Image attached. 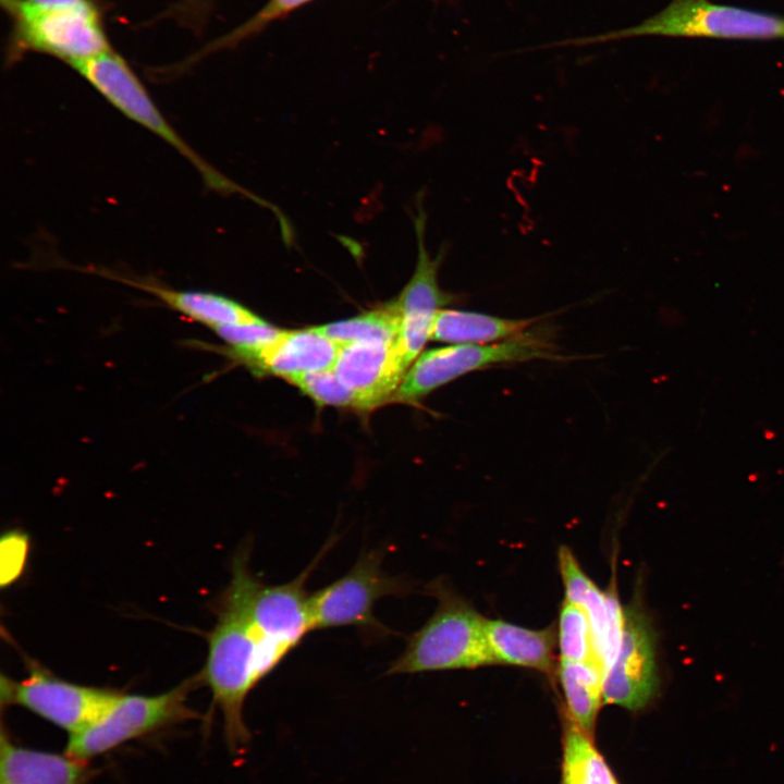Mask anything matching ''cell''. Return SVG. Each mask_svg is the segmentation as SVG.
I'll use <instances>...</instances> for the list:
<instances>
[{"label": "cell", "instance_id": "26", "mask_svg": "<svg viewBox=\"0 0 784 784\" xmlns=\"http://www.w3.org/2000/svg\"><path fill=\"white\" fill-rule=\"evenodd\" d=\"M207 1H209V0H193V1H189V2H188V3H189V7H188V8H189V10H191V8H195V9H199V10H200L203 3L207 2Z\"/></svg>", "mask_w": 784, "mask_h": 784}, {"label": "cell", "instance_id": "15", "mask_svg": "<svg viewBox=\"0 0 784 784\" xmlns=\"http://www.w3.org/2000/svg\"><path fill=\"white\" fill-rule=\"evenodd\" d=\"M340 347L316 328L283 331L254 366L292 381L309 372L332 369Z\"/></svg>", "mask_w": 784, "mask_h": 784}, {"label": "cell", "instance_id": "25", "mask_svg": "<svg viewBox=\"0 0 784 784\" xmlns=\"http://www.w3.org/2000/svg\"><path fill=\"white\" fill-rule=\"evenodd\" d=\"M309 1L311 0H269L260 11L244 24L208 46L206 52L234 46Z\"/></svg>", "mask_w": 784, "mask_h": 784}, {"label": "cell", "instance_id": "3", "mask_svg": "<svg viewBox=\"0 0 784 784\" xmlns=\"http://www.w3.org/2000/svg\"><path fill=\"white\" fill-rule=\"evenodd\" d=\"M2 4L13 20L12 53H47L71 65L111 49L91 0H2Z\"/></svg>", "mask_w": 784, "mask_h": 784}, {"label": "cell", "instance_id": "10", "mask_svg": "<svg viewBox=\"0 0 784 784\" xmlns=\"http://www.w3.org/2000/svg\"><path fill=\"white\" fill-rule=\"evenodd\" d=\"M660 685L656 634L651 621L637 602L624 608L620 649L605 672L602 685L604 703L628 710L645 708Z\"/></svg>", "mask_w": 784, "mask_h": 784}, {"label": "cell", "instance_id": "19", "mask_svg": "<svg viewBox=\"0 0 784 784\" xmlns=\"http://www.w3.org/2000/svg\"><path fill=\"white\" fill-rule=\"evenodd\" d=\"M558 674L569 721L591 735L603 700L602 669L596 662L561 661Z\"/></svg>", "mask_w": 784, "mask_h": 784}, {"label": "cell", "instance_id": "16", "mask_svg": "<svg viewBox=\"0 0 784 784\" xmlns=\"http://www.w3.org/2000/svg\"><path fill=\"white\" fill-rule=\"evenodd\" d=\"M553 627L529 629L502 620L487 621V637L495 663L551 673L558 644Z\"/></svg>", "mask_w": 784, "mask_h": 784}, {"label": "cell", "instance_id": "13", "mask_svg": "<svg viewBox=\"0 0 784 784\" xmlns=\"http://www.w3.org/2000/svg\"><path fill=\"white\" fill-rule=\"evenodd\" d=\"M85 761L14 744L2 728L0 784H85Z\"/></svg>", "mask_w": 784, "mask_h": 784}, {"label": "cell", "instance_id": "17", "mask_svg": "<svg viewBox=\"0 0 784 784\" xmlns=\"http://www.w3.org/2000/svg\"><path fill=\"white\" fill-rule=\"evenodd\" d=\"M538 319H509L458 309H440L432 340L454 344H490L523 335Z\"/></svg>", "mask_w": 784, "mask_h": 784}, {"label": "cell", "instance_id": "11", "mask_svg": "<svg viewBox=\"0 0 784 784\" xmlns=\"http://www.w3.org/2000/svg\"><path fill=\"white\" fill-rule=\"evenodd\" d=\"M422 210L415 218L418 237V259L414 274L400 296L393 302L401 315L399 348L407 366L417 357L426 341L431 338L434 319L440 307L454 301L438 283V272L444 252L431 257L425 247Z\"/></svg>", "mask_w": 784, "mask_h": 784}, {"label": "cell", "instance_id": "6", "mask_svg": "<svg viewBox=\"0 0 784 784\" xmlns=\"http://www.w3.org/2000/svg\"><path fill=\"white\" fill-rule=\"evenodd\" d=\"M642 35L728 39L784 38V19L768 12L718 4L710 0H673L661 12L637 26L577 42Z\"/></svg>", "mask_w": 784, "mask_h": 784}, {"label": "cell", "instance_id": "18", "mask_svg": "<svg viewBox=\"0 0 784 784\" xmlns=\"http://www.w3.org/2000/svg\"><path fill=\"white\" fill-rule=\"evenodd\" d=\"M559 568L564 583L565 599L579 605L588 615L593 635L596 656L603 670L602 657L610 616L607 591H601L586 575L573 552L567 547H561L559 549Z\"/></svg>", "mask_w": 784, "mask_h": 784}, {"label": "cell", "instance_id": "24", "mask_svg": "<svg viewBox=\"0 0 784 784\" xmlns=\"http://www.w3.org/2000/svg\"><path fill=\"white\" fill-rule=\"evenodd\" d=\"M291 382L319 404L357 407L354 393L341 381L333 368L309 372Z\"/></svg>", "mask_w": 784, "mask_h": 784}, {"label": "cell", "instance_id": "14", "mask_svg": "<svg viewBox=\"0 0 784 784\" xmlns=\"http://www.w3.org/2000/svg\"><path fill=\"white\" fill-rule=\"evenodd\" d=\"M94 270L95 273L102 277L114 279L154 295L169 308L210 329L223 324L250 322L259 318L243 305L223 295L204 291L174 290L155 282L109 273L107 270Z\"/></svg>", "mask_w": 784, "mask_h": 784}, {"label": "cell", "instance_id": "21", "mask_svg": "<svg viewBox=\"0 0 784 784\" xmlns=\"http://www.w3.org/2000/svg\"><path fill=\"white\" fill-rule=\"evenodd\" d=\"M339 345L359 341L395 342L401 330V315L392 302L360 316L316 328Z\"/></svg>", "mask_w": 784, "mask_h": 784}, {"label": "cell", "instance_id": "2", "mask_svg": "<svg viewBox=\"0 0 784 784\" xmlns=\"http://www.w3.org/2000/svg\"><path fill=\"white\" fill-rule=\"evenodd\" d=\"M433 614L406 644L387 674L474 669L497 664L487 637V618L443 583H432Z\"/></svg>", "mask_w": 784, "mask_h": 784}, {"label": "cell", "instance_id": "23", "mask_svg": "<svg viewBox=\"0 0 784 784\" xmlns=\"http://www.w3.org/2000/svg\"><path fill=\"white\" fill-rule=\"evenodd\" d=\"M230 347L232 357L254 366L283 331L258 318L255 321L223 324L212 329Z\"/></svg>", "mask_w": 784, "mask_h": 784}, {"label": "cell", "instance_id": "22", "mask_svg": "<svg viewBox=\"0 0 784 784\" xmlns=\"http://www.w3.org/2000/svg\"><path fill=\"white\" fill-rule=\"evenodd\" d=\"M556 633L561 661L599 664L590 621L579 605L564 600Z\"/></svg>", "mask_w": 784, "mask_h": 784}, {"label": "cell", "instance_id": "12", "mask_svg": "<svg viewBox=\"0 0 784 784\" xmlns=\"http://www.w3.org/2000/svg\"><path fill=\"white\" fill-rule=\"evenodd\" d=\"M407 364L397 341H359L341 345L334 371L354 393L357 408L382 404L397 389Z\"/></svg>", "mask_w": 784, "mask_h": 784}, {"label": "cell", "instance_id": "20", "mask_svg": "<svg viewBox=\"0 0 784 784\" xmlns=\"http://www.w3.org/2000/svg\"><path fill=\"white\" fill-rule=\"evenodd\" d=\"M561 784H618L591 735L572 722L564 736Z\"/></svg>", "mask_w": 784, "mask_h": 784}, {"label": "cell", "instance_id": "9", "mask_svg": "<svg viewBox=\"0 0 784 784\" xmlns=\"http://www.w3.org/2000/svg\"><path fill=\"white\" fill-rule=\"evenodd\" d=\"M22 681L1 676V706L23 707L70 735L93 723L121 693L68 682L34 661Z\"/></svg>", "mask_w": 784, "mask_h": 784}, {"label": "cell", "instance_id": "8", "mask_svg": "<svg viewBox=\"0 0 784 784\" xmlns=\"http://www.w3.org/2000/svg\"><path fill=\"white\" fill-rule=\"evenodd\" d=\"M553 344L534 332L490 344H454L419 356L396 390L400 401L413 402L468 372L532 359H565Z\"/></svg>", "mask_w": 784, "mask_h": 784}, {"label": "cell", "instance_id": "4", "mask_svg": "<svg viewBox=\"0 0 784 784\" xmlns=\"http://www.w3.org/2000/svg\"><path fill=\"white\" fill-rule=\"evenodd\" d=\"M199 683L196 675L154 696L120 693L93 723L70 735L64 752L87 762L128 740L174 723L199 718L187 706L188 693Z\"/></svg>", "mask_w": 784, "mask_h": 784}, {"label": "cell", "instance_id": "7", "mask_svg": "<svg viewBox=\"0 0 784 784\" xmlns=\"http://www.w3.org/2000/svg\"><path fill=\"white\" fill-rule=\"evenodd\" d=\"M383 554L371 550L359 556L341 578L309 595L313 630L355 626L366 634L389 632L375 616V604L388 596L409 592V585L382 567Z\"/></svg>", "mask_w": 784, "mask_h": 784}, {"label": "cell", "instance_id": "1", "mask_svg": "<svg viewBox=\"0 0 784 784\" xmlns=\"http://www.w3.org/2000/svg\"><path fill=\"white\" fill-rule=\"evenodd\" d=\"M216 610L217 623L208 635V654L198 677L210 688L223 718L225 742L235 754L250 739L244 720L247 696L299 642L260 623L231 580Z\"/></svg>", "mask_w": 784, "mask_h": 784}, {"label": "cell", "instance_id": "5", "mask_svg": "<svg viewBox=\"0 0 784 784\" xmlns=\"http://www.w3.org/2000/svg\"><path fill=\"white\" fill-rule=\"evenodd\" d=\"M71 66L123 115L160 137L186 158L209 188L219 192H243L206 162L177 134L121 56L110 49L74 62Z\"/></svg>", "mask_w": 784, "mask_h": 784}]
</instances>
